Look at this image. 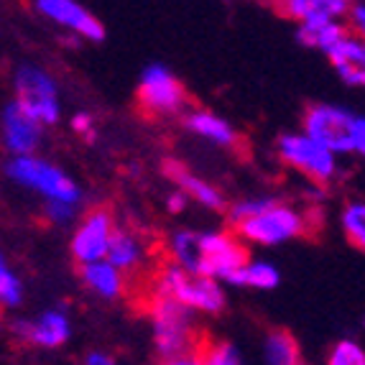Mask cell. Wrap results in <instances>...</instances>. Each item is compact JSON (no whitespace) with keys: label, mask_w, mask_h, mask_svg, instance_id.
I'll use <instances>...</instances> for the list:
<instances>
[{"label":"cell","mask_w":365,"mask_h":365,"mask_svg":"<svg viewBox=\"0 0 365 365\" xmlns=\"http://www.w3.org/2000/svg\"><path fill=\"white\" fill-rule=\"evenodd\" d=\"M340 232L355 250L365 253V200H350L340 210Z\"/></svg>","instance_id":"obj_23"},{"label":"cell","mask_w":365,"mask_h":365,"mask_svg":"<svg viewBox=\"0 0 365 365\" xmlns=\"http://www.w3.org/2000/svg\"><path fill=\"white\" fill-rule=\"evenodd\" d=\"M276 8L294 24H304V21L319 19H342L347 3L342 0H279Z\"/></svg>","instance_id":"obj_20"},{"label":"cell","mask_w":365,"mask_h":365,"mask_svg":"<svg viewBox=\"0 0 365 365\" xmlns=\"http://www.w3.org/2000/svg\"><path fill=\"white\" fill-rule=\"evenodd\" d=\"M276 158L307 184L327 189L342 174V156L304 130H289L276 138Z\"/></svg>","instance_id":"obj_5"},{"label":"cell","mask_w":365,"mask_h":365,"mask_svg":"<svg viewBox=\"0 0 365 365\" xmlns=\"http://www.w3.org/2000/svg\"><path fill=\"white\" fill-rule=\"evenodd\" d=\"M151 294L174 299L197 317H217L227 307V287L222 281L169 261L156 268L151 279Z\"/></svg>","instance_id":"obj_4"},{"label":"cell","mask_w":365,"mask_h":365,"mask_svg":"<svg viewBox=\"0 0 365 365\" xmlns=\"http://www.w3.org/2000/svg\"><path fill=\"white\" fill-rule=\"evenodd\" d=\"M345 21L342 19H319V21H304V24H297L294 36L297 41L309 51H319V54H327L332 46L342 38L345 34Z\"/></svg>","instance_id":"obj_19"},{"label":"cell","mask_w":365,"mask_h":365,"mask_svg":"<svg viewBox=\"0 0 365 365\" xmlns=\"http://www.w3.org/2000/svg\"><path fill=\"white\" fill-rule=\"evenodd\" d=\"M13 90H16V100L29 113H34L43 125H56L59 123L61 118L59 85H56V79L46 69L34 67V64L19 67V72L13 77Z\"/></svg>","instance_id":"obj_8"},{"label":"cell","mask_w":365,"mask_h":365,"mask_svg":"<svg viewBox=\"0 0 365 365\" xmlns=\"http://www.w3.org/2000/svg\"><path fill=\"white\" fill-rule=\"evenodd\" d=\"M24 304V281L13 271L6 253L0 250V309H19Z\"/></svg>","instance_id":"obj_24"},{"label":"cell","mask_w":365,"mask_h":365,"mask_svg":"<svg viewBox=\"0 0 365 365\" xmlns=\"http://www.w3.org/2000/svg\"><path fill=\"white\" fill-rule=\"evenodd\" d=\"M69 128L77 135H82V138L92 140V135H95V118H92V113H87V110H79V113H74V115L69 118Z\"/></svg>","instance_id":"obj_29"},{"label":"cell","mask_w":365,"mask_h":365,"mask_svg":"<svg viewBox=\"0 0 365 365\" xmlns=\"http://www.w3.org/2000/svg\"><path fill=\"white\" fill-rule=\"evenodd\" d=\"M342 3H350V0H342Z\"/></svg>","instance_id":"obj_34"},{"label":"cell","mask_w":365,"mask_h":365,"mask_svg":"<svg viewBox=\"0 0 365 365\" xmlns=\"http://www.w3.org/2000/svg\"><path fill=\"white\" fill-rule=\"evenodd\" d=\"M329 365H365V347L355 337H342L327 353Z\"/></svg>","instance_id":"obj_26"},{"label":"cell","mask_w":365,"mask_h":365,"mask_svg":"<svg viewBox=\"0 0 365 365\" xmlns=\"http://www.w3.org/2000/svg\"><path fill=\"white\" fill-rule=\"evenodd\" d=\"M271 3H274V6H276V3H279V0H271Z\"/></svg>","instance_id":"obj_33"},{"label":"cell","mask_w":365,"mask_h":365,"mask_svg":"<svg viewBox=\"0 0 365 365\" xmlns=\"http://www.w3.org/2000/svg\"><path fill=\"white\" fill-rule=\"evenodd\" d=\"M230 227L248 248H279L309 232V215L276 195H253L225 207Z\"/></svg>","instance_id":"obj_2"},{"label":"cell","mask_w":365,"mask_h":365,"mask_svg":"<svg viewBox=\"0 0 365 365\" xmlns=\"http://www.w3.org/2000/svg\"><path fill=\"white\" fill-rule=\"evenodd\" d=\"M353 110L340 103H314L304 110L302 130L332 148L340 156H350V140H353Z\"/></svg>","instance_id":"obj_9"},{"label":"cell","mask_w":365,"mask_h":365,"mask_svg":"<svg viewBox=\"0 0 365 365\" xmlns=\"http://www.w3.org/2000/svg\"><path fill=\"white\" fill-rule=\"evenodd\" d=\"M115 217L105 207H95L85 212V217H79V222L74 225L72 240H69V253L77 261V266L108 256V245L113 232H115Z\"/></svg>","instance_id":"obj_12"},{"label":"cell","mask_w":365,"mask_h":365,"mask_svg":"<svg viewBox=\"0 0 365 365\" xmlns=\"http://www.w3.org/2000/svg\"><path fill=\"white\" fill-rule=\"evenodd\" d=\"M11 332L36 350H59L72 340V317L64 307H49L34 319H16Z\"/></svg>","instance_id":"obj_11"},{"label":"cell","mask_w":365,"mask_h":365,"mask_svg":"<svg viewBox=\"0 0 365 365\" xmlns=\"http://www.w3.org/2000/svg\"><path fill=\"white\" fill-rule=\"evenodd\" d=\"M43 128L46 125L34 113H29L19 100H11L0 113V138L11 156L36 153L43 140Z\"/></svg>","instance_id":"obj_13"},{"label":"cell","mask_w":365,"mask_h":365,"mask_svg":"<svg viewBox=\"0 0 365 365\" xmlns=\"http://www.w3.org/2000/svg\"><path fill=\"white\" fill-rule=\"evenodd\" d=\"M105 258H108L110 263H115L123 274L135 276L148 266L151 248H148V240L140 235L138 230L115 225V232H113V237H110L108 256Z\"/></svg>","instance_id":"obj_16"},{"label":"cell","mask_w":365,"mask_h":365,"mask_svg":"<svg viewBox=\"0 0 365 365\" xmlns=\"http://www.w3.org/2000/svg\"><path fill=\"white\" fill-rule=\"evenodd\" d=\"M6 177L13 184L38 195L43 202L56 200L82 205V187L74 182V177H69L61 166H56L49 158L38 156V153L11 156V161L6 164Z\"/></svg>","instance_id":"obj_6"},{"label":"cell","mask_w":365,"mask_h":365,"mask_svg":"<svg viewBox=\"0 0 365 365\" xmlns=\"http://www.w3.org/2000/svg\"><path fill=\"white\" fill-rule=\"evenodd\" d=\"M77 210H79V205H72V202H56V200L43 202V215H46V220L56 227L72 225L74 220H77Z\"/></svg>","instance_id":"obj_27"},{"label":"cell","mask_w":365,"mask_h":365,"mask_svg":"<svg viewBox=\"0 0 365 365\" xmlns=\"http://www.w3.org/2000/svg\"><path fill=\"white\" fill-rule=\"evenodd\" d=\"M135 100H138L140 110L148 115L174 118L187 110L189 95L177 74L161 61H153V64L140 69L138 85H135Z\"/></svg>","instance_id":"obj_7"},{"label":"cell","mask_w":365,"mask_h":365,"mask_svg":"<svg viewBox=\"0 0 365 365\" xmlns=\"http://www.w3.org/2000/svg\"><path fill=\"white\" fill-rule=\"evenodd\" d=\"M327 61L335 77L350 90H365V41L345 31L340 41L327 51Z\"/></svg>","instance_id":"obj_15"},{"label":"cell","mask_w":365,"mask_h":365,"mask_svg":"<svg viewBox=\"0 0 365 365\" xmlns=\"http://www.w3.org/2000/svg\"><path fill=\"white\" fill-rule=\"evenodd\" d=\"M182 125L189 135H195L197 140L207 143V146L230 151L237 146V128L227 118L210 108H192L182 113Z\"/></svg>","instance_id":"obj_14"},{"label":"cell","mask_w":365,"mask_h":365,"mask_svg":"<svg viewBox=\"0 0 365 365\" xmlns=\"http://www.w3.org/2000/svg\"><path fill=\"white\" fill-rule=\"evenodd\" d=\"M350 156L360 158L365 164V115H355L353 140H350Z\"/></svg>","instance_id":"obj_30"},{"label":"cell","mask_w":365,"mask_h":365,"mask_svg":"<svg viewBox=\"0 0 365 365\" xmlns=\"http://www.w3.org/2000/svg\"><path fill=\"white\" fill-rule=\"evenodd\" d=\"M345 29L365 41V0H350L345 8Z\"/></svg>","instance_id":"obj_28"},{"label":"cell","mask_w":365,"mask_h":365,"mask_svg":"<svg viewBox=\"0 0 365 365\" xmlns=\"http://www.w3.org/2000/svg\"><path fill=\"white\" fill-rule=\"evenodd\" d=\"M281 284V271L266 258H248L235 274L230 287L250 289V292H274Z\"/></svg>","instance_id":"obj_21"},{"label":"cell","mask_w":365,"mask_h":365,"mask_svg":"<svg viewBox=\"0 0 365 365\" xmlns=\"http://www.w3.org/2000/svg\"><path fill=\"white\" fill-rule=\"evenodd\" d=\"M164 256L169 263L212 276L230 287L240 266L250 258V250L232 227H177L166 235Z\"/></svg>","instance_id":"obj_1"},{"label":"cell","mask_w":365,"mask_h":365,"mask_svg":"<svg viewBox=\"0 0 365 365\" xmlns=\"http://www.w3.org/2000/svg\"><path fill=\"white\" fill-rule=\"evenodd\" d=\"M79 279L85 284L90 294L105 302H118L128 294V274H123L115 263H110L108 258L90 263H79Z\"/></svg>","instance_id":"obj_17"},{"label":"cell","mask_w":365,"mask_h":365,"mask_svg":"<svg viewBox=\"0 0 365 365\" xmlns=\"http://www.w3.org/2000/svg\"><path fill=\"white\" fill-rule=\"evenodd\" d=\"M164 205H166V212H171V215H182L184 210H187L189 205H192V202H189V197L184 195L182 189L174 187V189L169 192V195H166Z\"/></svg>","instance_id":"obj_31"},{"label":"cell","mask_w":365,"mask_h":365,"mask_svg":"<svg viewBox=\"0 0 365 365\" xmlns=\"http://www.w3.org/2000/svg\"><path fill=\"white\" fill-rule=\"evenodd\" d=\"M243 360V350L232 340H205L200 353L202 365H240Z\"/></svg>","instance_id":"obj_25"},{"label":"cell","mask_w":365,"mask_h":365,"mask_svg":"<svg viewBox=\"0 0 365 365\" xmlns=\"http://www.w3.org/2000/svg\"><path fill=\"white\" fill-rule=\"evenodd\" d=\"M34 8L77 41L100 43L105 38L103 21L82 0H34Z\"/></svg>","instance_id":"obj_10"},{"label":"cell","mask_w":365,"mask_h":365,"mask_svg":"<svg viewBox=\"0 0 365 365\" xmlns=\"http://www.w3.org/2000/svg\"><path fill=\"white\" fill-rule=\"evenodd\" d=\"M166 174H169L171 184L179 187L184 195L189 197V202L200 205V207L207 210V212H225L227 200L217 184H212L210 179L195 174V171L187 169L184 164H169L166 166Z\"/></svg>","instance_id":"obj_18"},{"label":"cell","mask_w":365,"mask_h":365,"mask_svg":"<svg viewBox=\"0 0 365 365\" xmlns=\"http://www.w3.org/2000/svg\"><path fill=\"white\" fill-rule=\"evenodd\" d=\"M151 345L158 363L166 365H200L205 337L197 327V314L179 302L161 294H148L146 304Z\"/></svg>","instance_id":"obj_3"},{"label":"cell","mask_w":365,"mask_h":365,"mask_svg":"<svg viewBox=\"0 0 365 365\" xmlns=\"http://www.w3.org/2000/svg\"><path fill=\"white\" fill-rule=\"evenodd\" d=\"M113 363H115V358L110 353H105V350H90L85 355V365H113Z\"/></svg>","instance_id":"obj_32"},{"label":"cell","mask_w":365,"mask_h":365,"mask_svg":"<svg viewBox=\"0 0 365 365\" xmlns=\"http://www.w3.org/2000/svg\"><path fill=\"white\" fill-rule=\"evenodd\" d=\"M261 360L268 365H299L302 347L289 329H271L261 342Z\"/></svg>","instance_id":"obj_22"}]
</instances>
